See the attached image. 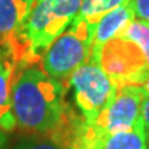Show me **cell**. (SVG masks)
<instances>
[{"label": "cell", "mask_w": 149, "mask_h": 149, "mask_svg": "<svg viewBox=\"0 0 149 149\" xmlns=\"http://www.w3.org/2000/svg\"><path fill=\"white\" fill-rule=\"evenodd\" d=\"M25 66L26 53L15 35L0 37V130L4 133L13 131L17 126L13 113V87Z\"/></svg>", "instance_id": "52a82bcc"}, {"label": "cell", "mask_w": 149, "mask_h": 149, "mask_svg": "<svg viewBox=\"0 0 149 149\" xmlns=\"http://www.w3.org/2000/svg\"><path fill=\"white\" fill-rule=\"evenodd\" d=\"M141 119L144 122L145 131H146V137H148L149 142V95H145L142 105H141Z\"/></svg>", "instance_id": "2e32d148"}, {"label": "cell", "mask_w": 149, "mask_h": 149, "mask_svg": "<svg viewBox=\"0 0 149 149\" xmlns=\"http://www.w3.org/2000/svg\"><path fill=\"white\" fill-rule=\"evenodd\" d=\"M68 149H100L98 141L94 137L90 126L84 120L79 126Z\"/></svg>", "instance_id": "5bb4252c"}, {"label": "cell", "mask_w": 149, "mask_h": 149, "mask_svg": "<svg viewBox=\"0 0 149 149\" xmlns=\"http://www.w3.org/2000/svg\"><path fill=\"white\" fill-rule=\"evenodd\" d=\"M36 0H0V37L15 33L25 24Z\"/></svg>", "instance_id": "8fae6325"}, {"label": "cell", "mask_w": 149, "mask_h": 149, "mask_svg": "<svg viewBox=\"0 0 149 149\" xmlns=\"http://www.w3.org/2000/svg\"><path fill=\"white\" fill-rule=\"evenodd\" d=\"M84 119L70 112L57 130L47 134H29L19 139L14 149H68L74 134Z\"/></svg>", "instance_id": "9c48e42d"}, {"label": "cell", "mask_w": 149, "mask_h": 149, "mask_svg": "<svg viewBox=\"0 0 149 149\" xmlns=\"http://www.w3.org/2000/svg\"><path fill=\"white\" fill-rule=\"evenodd\" d=\"M94 59L116 86H141L149 76L144 53L134 42L123 36L105 43Z\"/></svg>", "instance_id": "5b68a950"}, {"label": "cell", "mask_w": 149, "mask_h": 149, "mask_svg": "<svg viewBox=\"0 0 149 149\" xmlns=\"http://www.w3.org/2000/svg\"><path fill=\"white\" fill-rule=\"evenodd\" d=\"M141 87H142V90H144L145 94H146V95H149V76H148V79H146L144 83L141 84Z\"/></svg>", "instance_id": "ac0fdd59"}, {"label": "cell", "mask_w": 149, "mask_h": 149, "mask_svg": "<svg viewBox=\"0 0 149 149\" xmlns=\"http://www.w3.org/2000/svg\"><path fill=\"white\" fill-rule=\"evenodd\" d=\"M97 141L100 149H149L148 137L141 117L131 127L101 135Z\"/></svg>", "instance_id": "30bf717a"}, {"label": "cell", "mask_w": 149, "mask_h": 149, "mask_svg": "<svg viewBox=\"0 0 149 149\" xmlns=\"http://www.w3.org/2000/svg\"><path fill=\"white\" fill-rule=\"evenodd\" d=\"M80 4L81 0H36L25 24L14 33L25 48L28 64L42 59L46 48L73 22Z\"/></svg>", "instance_id": "7a4b0ae2"}, {"label": "cell", "mask_w": 149, "mask_h": 149, "mask_svg": "<svg viewBox=\"0 0 149 149\" xmlns=\"http://www.w3.org/2000/svg\"><path fill=\"white\" fill-rule=\"evenodd\" d=\"M74 104L86 123H91L111 101L117 86L94 58H88L69 77Z\"/></svg>", "instance_id": "277c9868"}, {"label": "cell", "mask_w": 149, "mask_h": 149, "mask_svg": "<svg viewBox=\"0 0 149 149\" xmlns=\"http://www.w3.org/2000/svg\"><path fill=\"white\" fill-rule=\"evenodd\" d=\"M33 65L22 68L17 76L13 113L22 131L47 134L57 130L72 111L65 102V86Z\"/></svg>", "instance_id": "6da1fadb"}, {"label": "cell", "mask_w": 149, "mask_h": 149, "mask_svg": "<svg viewBox=\"0 0 149 149\" xmlns=\"http://www.w3.org/2000/svg\"><path fill=\"white\" fill-rule=\"evenodd\" d=\"M127 0H81L76 18L95 25L107 13L115 10Z\"/></svg>", "instance_id": "7c38bea8"}, {"label": "cell", "mask_w": 149, "mask_h": 149, "mask_svg": "<svg viewBox=\"0 0 149 149\" xmlns=\"http://www.w3.org/2000/svg\"><path fill=\"white\" fill-rule=\"evenodd\" d=\"M95 25L74 18L69 28L54 40L42 55V69L65 86L74 70L90 57Z\"/></svg>", "instance_id": "3957f363"}, {"label": "cell", "mask_w": 149, "mask_h": 149, "mask_svg": "<svg viewBox=\"0 0 149 149\" xmlns=\"http://www.w3.org/2000/svg\"><path fill=\"white\" fill-rule=\"evenodd\" d=\"M134 15L141 21L149 22V0H130Z\"/></svg>", "instance_id": "9a60e30c"}, {"label": "cell", "mask_w": 149, "mask_h": 149, "mask_svg": "<svg viewBox=\"0 0 149 149\" xmlns=\"http://www.w3.org/2000/svg\"><path fill=\"white\" fill-rule=\"evenodd\" d=\"M6 141H7V138H6L4 131H3V130H0V149H4Z\"/></svg>", "instance_id": "e0dca14e"}, {"label": "cell", "mask_w": 149, "mask_h": 149, "mask_svg": "<svg viewBox=\"0 0 149 149\" xmlns=\"http://www.w3.org/2000/svg\"><path fill=\"white\" fill-rule=\"evenodd\" d=\"M134 19H135V15H134L130 0L116 7L115 10L107 13L95 24L94 37H93L88 58H97V55L100 53V50L104 47V44L113 37L119 36Z\"/></svg>", "instance_id": "ba28073f"}, {"label": "cell", "mask_w": 149, "mask_h": 149, "mask_svg": "<svg viewBox=\"0 0 149 149\" xmlns=\"http://www.w3.org/2000/svg\"><path fill=\"white\" fill-rule=\"evenodd\" d=\"M145 95L146 94L141 86H117L111 101L95 117V120L87 123L93 134L98 138L105 134L131 127L141 117V105Z\"/></svg>", "instance_id": "8992f818"}, {"label": "cell", "mask_w": 149, "mask_h": 149, "mask_svg": "<svg viewBox=\"0 0 149 149\" xmlns=\"http://www.w3.org/2000/svg\"><path fill=\"white\" fill-rule=\"evenodd\" d=\"M119 36L131 40L141 48V51L144 53L145 61H146V66L149 69V22L134 19Z\"/></svg>", "instance_id": "4fadbf2b"}]
</instances>
